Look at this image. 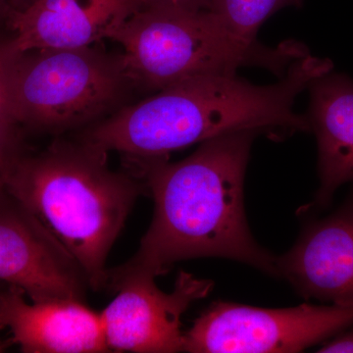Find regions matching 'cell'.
I'll use <instances>...</instances> for the list:
<instances>
[{"mask_svg": "<svg viewBox=\"0 0 353 353\" xmlns=\"http://www.w3.org/2000/svg\"><path fill=\"white\" fill-rule=\"evenodd\" d=\"M259 134L243 131L208 139L175 163L166 158L137 161L154 214L134 256L112 271L157 278L182 260L224 257L280 277L278 257L255 241L246 222L245 170Z\"/></svg>", "mask_w": 353, "mask_h": 353, "instance_id": "1", "label": "cell"}, {"mask_svg": "<svg viewBox=\"0 0 353 353\" xmlns=\"http://www.w3.org/2000/svg\"><path fill=\"white\" fill-rule=\"evenodd\" d=\"M332 70L328 58L308 54L273 85H254L236 73L197 77L121 109L88 130L82 141L136 162L163 159L231 132L252 131L276 139L309 132L307 118L294 111V101Z\"/></svg>", "mask_w": 353, "mask_h": 353, "instance_id": "2", "label": "cell"}, {"mask_svg": "<svg viewBox=\"0 0 353 353\" xmlns=\"http://www.w3.org/2000/svg\"><path fill=\"white\" fill-rule=\"evenodd\" d=\"M108 152L57 141L19 157L4 188L80 267L88 287H108L106 260L145 183L111 170Z\"/></svg>", "mask_w": 353, "mask_h": 353, "instance_id": "3", "label": "cell"}, {"mask_svg": "<svg viewBox=\"0 0 353 353\" xmlns=\"http://www.w3.org/2000/svg\"><path fill=\"white\" fill-rule=\"evenodd\" d=\"M130 83L160 92L197 77L236 74L260 67L282 78L290 65L310 54L299 41L269 48L236 36L210 11L143 7L114 34Z\"/></svg>", "mask_w": 353, "mask_h": 353, "instance_id": "4", "label": "cell"}, {"mask_svg": "<svg viewBox=\"0 0 353 353\" xmlns=\"http://www.w3.org/2000/svg\"><path fill=\"white\" fill-rule=\"evenodd\" d=\"M9 57L16 121L46 131L63 132L99 117L117 104L130 83L119 58L92 46Z\"/></svg>", "mask_w": 353, "mask_h": 353, "instance_id": "5", "label": "cell"}, {"mask_svg": "<svg viewBox=\"0 0 353 353\" xmlns=\"http://www.w3.org/2000/svg\"><path fill=\"white\" fill-rule=\"evenodd\" d=\"M353 326V304L269 309L216 301L183 333V352H301Z\"/></svg>", "mask_w": 353, "mask_h": 353, "instance_id": "6", "label": "cell"}, {"mask_svg": "<svg viewBox=\"0 0 353 353\" xmlns=\"http://www.w3.org/2000/svg\"><path fill=\"white\" fill-rule=\"evenodd\" d=\"M108 287L116 292L101 314L110 352H183L182 316L194 301L208 296L213 282L181 271L174 290L162 292L155 278L109 270Z\"/></svg>", "mask_w": 353, "mask_h": 353, "instance_id": "7", "label": "cell"}, {"mask_svg": "<svg viewBox=\"0 0 353 353\" xmlns=\"http://www.w3.org/2000/svg\"><path fill=\"white\" fill-rule=\"evenodd\" d=\"M0 282L32 301H83L88 285L80 267L22 205L0 189Z\"/></svg>", "mask_w": 353, "mask_h": 353, "instance_id": "8", "label": "cell"}, {"mask_svg": "<svg viewBox=\"0 0 353 353\" xmlns=\"http://www.w3.org/2000/svg\"><path fill=\"white\" fill-rule=\"evenodd\" d=\"M141 0H30L8 16L9 57L32 50H78L111 39Z\"/></svg>", "mask_w": 353, "mask_h": 353, "instance_id": "9", "label": "cell"}, {"mask_svg": "<svg viewBox=\"0 0 353 353\" xmlns=\"http://www.w3.org/2000/svg\"><path fill=\"white\" fill-rule=\"evenodd\" d=\"M278 269L304 299L353 304V194L333 214L309 223L278 257Z\"/></svg>", "mask_w": 353, "mask_h": 353, "instance_id": "10", "label": "cell"}, {"mask_svg": "<svg viewBox=\"0 0 353 353\" xmlns=\"http://www.w3.org/2000/svg\"><path fill=\"white\" fill-rule=\"evenodd\" d=\"M26 353L110 352L101 314L83 301L48 299L29 303L19 288L0 294V330Z\"/></svg>", "mask_w": 353, "mask_h": 353, "instance_id": "11", "label": "cell"}, {"mask_svg": "<svg viewBox=\"0 0 353 353\" xmlns=\"http://www.w3.org/2000/svg\"><path fill=\"white\" fill-rule=\"evenodd\" d=\"M308 88L306 118L317 139L320 176L315 204L326 208L334 192L353 181V81L330 72Z\"/></svg>", "mask_w": 353, "mask_h": 353, "instance_id": "12", "label": "cell"}, {"mask_svg": "<svg viewBox=\"0 0 353 353\" xmlns=\"http://www.w3.org/2000/svg\"><path fill=\"white\" fill-rule=\"evenodd\" d=\"M303 0H211L208 10L230 32L248 41H255L264 21L281 9L299 7Z\"/></svg>", "mask_w": 353, "mask_h": 353, "instance_id": "13", "label": "cell"}, {"mask_svg": "<svg viewBox=\"0 0 353 353\" xmlns=\"http://www.w3.org/2000/svg\"><path fill=\"white\" fill-rule=\"evenodd\" d=\"M16 126L15 123L0 120V189L4 187L7 176L21 157Z\"/></svg>", "mask_w": 353, "mask_h": 353, "instance_id": "14", "label": "cell"}, {"mask_svg": "<svg viewBox=\"0 0 353 353\" xmlns=\"http://www.w3.org/2000/svg\"><path fill=\"white\" fill-rule=\"evenodd\" d=\"M9 60L10 57L7 54L4 44H0V120L18 124L9 87Z\"/></svg>", "mask_w": 353, "mask_h": 353, "instance_id": "15", "label": "cell"}, {"mask_svg": "<svg viewBox=\"0 0 353 353\" xmlns=\"http://www.w3.org/2000/svg\"><path fill=\"white\" fill-rule=\"evenodd\" d=\"M143 7L176 9V10H208L211 0H141Z\"/></svg>", "mask_w": 353, "mask_h": 353, "instance_id": "16", "label": "cell"}, {"mask_svg": "<svg viewBox=\"0 0 353 353\" xmlns=\"http://www.w3.org/2000/svg\"><path fill=\"white\" fill-rule=\"evenodd\" d=\"M322 353H350L353 352V328L347 332H341L328 343L317 350Z\"/></svg>", "mask_w": 353, "mask_h": 353, "instance_id": "17", "label": "cell"}, {"mask_svg": "<svg viewBox=\"0 0 353 353\" xmlns=\"http://www.w3.org/2000/svg\"><path fill=\"white\" fill-rule=\"evenodd\" d=\"M30 0H0V16L8 17L14 11L26 6Z\"/></svg>", "mask_w": 353, "mask_h": 353, "instance_id": "18", "label": "cell"}, {"mask_svg": "<svg viewBox=\"0 0 353 353\" xmlns=\"http://www.w3.org/2000/svg\"><path fill=\"white\" fill-rule=\"evenodd\" d=\"M3 350H4L3 343H2L1 341H0V352H3Z\"/></svg>", "mask_w": 353, "mask_h": 353, "instance_id": "19", "label": "cell"}]
</instances>
